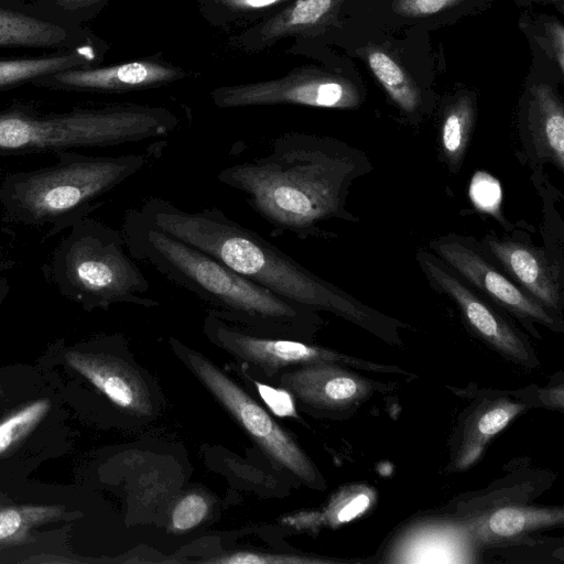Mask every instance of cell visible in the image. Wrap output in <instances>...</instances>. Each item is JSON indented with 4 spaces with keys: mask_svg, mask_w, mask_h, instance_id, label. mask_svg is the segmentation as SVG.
<instances>
[{
    "mask_svg": "<svg viewBox=\"0 0 564 564\" xmlns=\"http://www.w3.org/2000/svg\"><path fill=\"white\" fill-rule=\"evenodd\" d=\"M280 1L282 0H223L225 4L235 9H261Z\"/></svg>",
    "mask_w": 564,
    "mask_h": 564,
    "instance_id": "cell-34",
    "label": "cell"
},
{
    "mask_svg": "<svg viewBox=\"0 0 564 564\" xmlns=\"http://www.w3.org/2000/svg\"><path fill=\"white\" fill-rule=\"evenodd\" d=\"M180 119L148 106H115L39 115L0 110V155L56 154L76 148H104L164 137Z\"/></svg>",
    "mask_w": 564,
    "mask_h": 564,
    "instance_id": "cell-6",
    "label": "cell"
},
{
    "mask_svg": "<svg viewBox=\"0 0 564 564\" xmlns=\"http://www.w3.org/2000/svg\"><path fill=\"white\" fill-rule=\"evenodd\" d=\"M368 64L392 100L404 111H414L420 104V94L404 69L386 52L368 53Z\"/></svg>",
    "mask_w": 564,
    "mask_h": 564,
    "instance_id": "cell-24",
    "label": "cell"
},
{
    "mask_svg": "<svg viewBox=\"0 0 564 564\" xmlns=\"http://www.w3.org/2000/svg\"><path fill=\"white\" fill-rule=\"evenodd\" d=\"M431 246L457 273L496 303L519 317L547 326L554 325L553 317L543 305L507 279L477 251L452 239H441Z\"/></svg>",
    "mask_w": 564,
    "mask_h": 564,
    "instance_id": "cell-11",
    "label": "cell"
},
{
    "mask_svg": "<svg viewBox=\"0 0 564 564\" xmlns=\"http://www.w3.org/2000/svg\"><path fill=\"white\" fill-rule=\"evenodd\" d=\"M486 246L524 291L541 305L560 307L558 285L538 251L529 246L488 238Z\"/></svg>",
    "mask_w": 564,
    "mask_h": 564,
    "instance_id": "cell-16",
    "label": "cell"
},
{
    "mask_svg": "<svg viewBox=\"0 0 564 564\" xmlns=\"http://www.w3.org/2000/svg\"><path fill=\"white\" fill-rule=\"evenodd\" d=\"M375 500L370 487L348 486L333 495L323 510L292 513L281 522L297 530H315L324 525L337 528L364 514Z\"/></svg>",
    "mask_w": 564,
    "mask_h": 564,
    "instance_id": "cell-19",
    "label": "cell"
},
{
    "mask_svg": "<svg viewBox=\"0 0 564 564\" xmlns=\"http://www.w3.org/2000/svg\"><path fill=\"white\" fill-rule=\"evenodd\" d=\"M138 209L162 230L284 300L314 312H330L368 328H378L388 321L217 207L188 212L164 198L151 197Z\"/></svg>",
    "mask_w": 564,
    "mask_h": 564,
    "instance_id": "cell-2",
    "label": "cell"
},
{
    "mask_svg": "<svg viewBox=\"0 0 564 564\" xmlns=\"http://www.w3.org/2000/svg\"><path fill=\"white\" fill-rule=\"evenodd\" d=\"M212 96L220 108L268 105L352 108L359 102V95L350 83L324 75H292L278 80L225 87Z\"/></svg>",
    "mask_w": 564,
    "mask_h": 564,
    "instance_id": "cell-9",
    "label": "cell"
},
{
    "mask_svg": "<svg viewBox=\"0 0 564 564\" xmlns=\"http://www.w3.org/2000/svg\"><path fill=\"white\" fill-rule=\"evenodd\" d=\"M68 37L61 25L21 12L0 9V46L53 47Z\"/></svg>",
    "mask_w": 564,
    "mask_h": 564,
    "instance_id": "cell-21",
    "label": "cell"
},
{
    "mask_svg": "<svg viewBox=\"0 0 564 564\" xmlns=\"http://www.w3.org/2000/svg\"><path fill=\"white\" fill-rule=\"evenodd\" d=\"M213 564H323L332 560L311 557L300 554H274L253 551H237L206 560Z\"/></svg>",
    "mask_w": 564,
    "mask_h": 564,
    "instance_id": "cell-29",
    "label": "cell"
},
{
    "mask_svg": "<svg viewBox=\"0 0 564 564\" xmlns=\"http://www.w3.org/2000/svg\"><path fill=\"white\" fill-rule=\"evenodd\" d=\"M171 343L192 373L276 465L311 487L319 485L311 459L249 393L200 352L174 338Z\"/></svg>",
    "mask_w": 564,
    "mask_h": 564,
    "instance_id": "cell-7",
    "label": "cell"
},
{
    "mask_svg": "<svg viewBox=\"0 0 564 564\" xmlns=\"http://www.w3.org/2000/svg\"><path fill=\"white\" fill-rule=\"evenodd\" d=\"M256 389L270 411L280 417L297 415L292 393L284 388H273L259 381H253Z\"/></svg>",
    "mask_w": 564,
    "mask_h": 564,
    "instance_id": "cell-31",
    "label": "cell"
},
{
    "mask_svg": "<svg viewBox=\"0 0 564 564\" xmlns=\"http://www.w3.org/2000/svg\"><path fill=\"white\" fill-rule=\"evenodd\" d=\"M61 506L26 505L0 508V547L24 542L31 529L57 521Z\"/></svg>",
    "mask_w": 564,
    "mask_h": 564,
    "instance_id": "cell-23",
    "label": "cell"
},
{
    "mask_svg": "<svg viewBox=\"0 0 564 564\" xmlns=\"http://www.w3.org/2000/svg\"><path fill=\"white\" fill-rule=\"evenodd\" d=\"M523 410V404L505 398L481 405L466 424L455 467L459 470L471 467L481 457L490 440Z\"/></svg>",
    "mask_w": 564,
    "mask_h": 564,
    "instance_id": "cell-18",
    "label": "cell"
},
{
    "mask_svg": "<svg viewBox=\"0 0 564 564\" xmlns=\"http://www.w3.org/2000/svg\"><path fill=\"white\" fill-rule=\"evenodd\" d=\"M128 253L147 262L173 284L212 305L220 318L251 332L279 337L303 336L315 312L284 300L243 278L216 258L147 220L137 208L123 217Z\"/></svg>",
    "mask_w": 564,
    "mask_h": 564,
    "instance_id": "cell-3",
    "label": "cell"
},
{
    "mask_svg": "<svg viewBox=\"0 0 564 564\" xmlns=\"http://www.w3.org/2000/svg\"><path fill=\"white\" fill-rule=\"evenodd\" d=\"M550 43L560 69H564V30L560 22H553L549 28Z\"/></svg>",
    "mask_w": 564,
    "mask_h": 564,
    "instance_id": "cell-33",
    "label": "cell"
},
{
    "mask_svg": "<svg viewBox=\"0 0 564 564\" xmlns=\"http://www.w3.org/2000/svg\"><path fill=\"white\" fill-rule=\"evenodd\" d=\"M11 290L10 281L7 276H0V307L8 297Z\"/></svg>",
    "mask_w": 564,
    "mask_h": 564,
    "instance_id": "cell-36",
    "label": "cell"
},
{
    "mask_svg": "<svg viewBox=\"0 0 564 564\" xmlns=\"http://www.w3.org/2000/svg\"><path fill=\"white\" fill-rule=\"evenodd\" d=\"M68 366L89 381L119 409L151 415L152 394L142 373L132 365L106 352L70 348L64 354Z\"/></svg>",
    "mask_w": 564,
    "mask_h": 564,
    "instance_id": "cell-12",
    "label": "cell"
},
{
    "mask_svg": "<svg viewBox=\"0 0 564 564\" xmlns=\"http://www.w3.org/2000/svg\"><path fill=\"white\" fill-rule=\"evenodd\" d=\"M180 73L150 62H131L96 69L70 68L52 75L59 87L80 90L143 89L174 80Z\"/></svg>",
    "mask_w": 564,
    "mask_h": 564,
    "instance_id": "cell-15",
    "label": "cell"
},
{
    "mask_svg": "<svg viewBox=\"0 0 564 564\" xmlns=\"http://www.w3.org/2000/svg\"><path fill=\"white\" fill-rule=\"evenodd\" d=\"M563 520L562 508L508 506L484 513L465 524L476 544H494L562 524Z\"/></svg>",
    "mask_w": 564,
    "mask_h": 564,
    "instance_id": "cell-17",
    "label": "cell"
},
{
    "mask_svg": "<svg viewBox=\"0 0 564 564\" xmlns=\"http://www.w3.org/2000/svg\"><path fill=\"white\" fill-rule=\"evenodd\" d=\"M417 260L426 278L456 303L468 326L479 337L509 358L530 365L531 350L525 341L486 301L434 256L420 252Z\"/></svg>",
    "mask_w": 564,
    "mask_h": 564,
    "instance_id": "cell-10",
    "label": "cell"
},
{
    "mask_svg": "<svg viewBox=\"0 0 564 564\" xmlns=\"http://www.w3.org/2000/svg\"><path fill=\"white\" fill-rule=\"evenodd\" d=\"M361 173V155L328 137L284 133L263 156L220 170L217 180L241 192L274 235L323 237V225L345 218V198Z\"/></svg>",
    "mask_w": 564,
    "mask_h": 564,
    "instance_id": "cell-1",
    "label": "cell"
},
{
    "mask_svg": "<svg viewBox=\"0 0 564 564\" xmlns=\"http://www.w3.org/2000/svg\"><path fill=\"white\" fill-rule=\"evenodd\" d=\"M279 383L303 403L327 410L348 408L375 390L371 381L329 362L305 365L282 372Z\"/></svg>",
    "mask_w": 564,
    "mask_h": 564,
    "instance_id": "cell-13",
    "label": "cell"
},
{
    "mask_svg": "<svg viewBox=\"0 0 564 564\" xmlns=\"http://www.w3.org/2000/svg\"><path fill=\"white\" fill-rule=\"evenodd\" d=\"M464 0H394L393 10L406 17L430 15L454 7Z\"/></svg>",
    "mask_w": 564,
    "mask_h": 564,
    "instance_id": "cell-32",
    "label": "cell"
},
{
    "mask_svg": "<svg viewBox=\"0 0 564 564\" xmlns=\"http://www.w3.org/2000/svg\"><path fill=\"white\" fill-rule=\"evenodd\" d=\"M15 265L17 262L13 259L0 256V274L12 270Z\"/></svg>",
    "mask_w": 564,
    "mask_h": 564,
    "instance_id": "cell-37",
    "label": "cell"
},
{
    "mask_svg": "<svg viewBox=\"0 0 564 564\" xmlns=\"http://www.w3.org/2000/svg\"><path fill=\"white\" fill-rule=\"evenodd\" d=\"M56 245L46 274L58 293L85 311L115 304L154 307L150 282L127 253L121 231L84 216Z\"/></svg>",
    "mask_w": 564,
    "mask_h": 564,
    "instance_id": "cell-5",
    "label": "cell"
},
{
    "mask_svg": "<svg viewBox=\"0 0 564 564\" xmlns=\"http://www.w3.org/2000/svg\"><path fill=\"white\" fill-rule=\"evenodd\" d=\"M96 0H55L56 4L63 9L75 10L89 6Z\"/></svg>",
    "mask_w": 564,
    "mask_h": 564,
    "instance_id": "cell-35",
    "label": "cell"
},
{
    "mask_svg": "<svg viewBox=\"0 0 564 564\" xmlns=\"http://www.w3.org/2000/svg\"><path fill=\"white\" fill-rule=\"evenodd\" d=\"M475 121V108L468 97H462L446 110L441 128V150L447 163L457 167L469 142Z\"/></svg>",
    "mask_w": 564,
    "mask_h": 564,
    "instance_id": "cell-22",
    "label": "cell"
},
{
    "mask_svg": "<svg viewBox=\"0 0 564 564\" xmlns=\"http://www.w3.org/2000/svg\"><path fill=\"white\" fill-rule=\"evenodd\" d=\"M50 406L48 399H39L0 421V456L32 431L46 415Z\"/></svg>",
    "mask_w": 564,
    "mask_h": 564,
    "instance_id": "cell-26",
    "label": "cell"
},
{
    "mask_svg": "<svg viewBox=\"0 0 564 564\" xmlns=\"http://www.w3.org/2000/svg\"><path fill=\"white\" fill-rule=\"evenodd\" d=\"M475 545L465 523H426L399 541L390 562L469 563L475 561Z\"/></svg>",
    "mask_w": 564,
    "mask_h": 564,
    "instance_id": "cell-14",
    "label": "cell"
},
{
    "mask_svg": "<svg viewBox=\"0 0 564 564\" xmlns=\"http://www.w3.org/2000/svg\"><path fill=\"white\" fill-rule=\"evenodd\" d=\"M155 154V150L118 156L61 151L52 165L17 171L1 180L2 219L45 228V238L56 236L97 209L99 198L138 174Z\"/></svg>",
    "mask_w": 564,
    "mask_h": 564,
    "instance_id": "cell-4",
    "label": "cell"
},
{
    "mask_svg": "<svg viewBox=\"0 0 564 564\" xmlns=\"http://www.w3.org/2000/svg\"><path fill=\"white\" fill-rule=\"evenodd\" d=\"M209 512V501L200 492H189L183 496L174 506L171 513V529L183 533L200 524Z\"/></svg>",
    "mask_w": 564,
    "mask_h": 564,
    "instance_id": "cell-28",
    "label": "cell"
},
{
    "mask_svg": "<svg viewBox=\"0 0 564 564\" xmlns=\"http://www.w3.org/2000/svg\"><path fill=\"white\" fill-rule=\"evenodd\" d=\"M339 0H297L270 28L269 34L283 33L295 28L313 26L336 8Z\"/></svg>",
    "mask_w": 564,
    "mask_h": 564,
    "instance_id": "cell-27",
    "label": "cell"
},
{
    "mask_svg": "<svg viewBox=\"0 0 564 564\" xmlns=\"http://www.w3.org/2000/svg\"><path fill=\"white\" fill-rule=\"evenodd\" d=\"M204 332L215 345L268 376L293 366L322 362L345 364L371 371L404 373L393 366L360 360L289 337L261 335L230 324L212 311L205 318Z\"/></svg>",
    "mask_w": 564,
    "mask_h": 564,
    "instance_id": "cell-8",
    "label": "cell"
},
{
    "mask_svg": "<svg viewBox=\"0 0 564 564\" xmlns=\"http://www.w3.org/2000/svg\"><path fill=\"white\" fill-rule=\"evenodd\" d=\"M469 197L476 208L497 214L502 199L499 181L486 172L475 173L469 185Z\"/></svg>",
    "mask_w": 564,
    "mask_h": 564,
    "instance_id": "cell-30",
    "label": "cell"
},
{
    "mask_svg": "<svg viewBox=\"0 0 564 564\" xmlns=\"http://www.w3.org/2000/svg\"><path fill=\"white\" fill-rule=\"evenodd\" d=\"M83 56L82 51H74L50 57L0 61V88L75 68Z\"/></svg>",
    "mask_w": 564,
    "mask_h": 564,
    "instance_id": "cell-25",
    "label": "cell"
},
{
    "mask_svg": "<svg viewBox=\"0 0 564 564\" xmlns=\"http://www.w3.org/2000/svg\"><path fill=\"white\" fill-rule=\"evenodd\" d=\"M532 132L538 151L564 169V109L547 86L533 89Z\"/></svg>",
    "mask_w": 564,
    "mask_h": 564,
    "instance_id": "cell-20",
    "label": "cell"
}]
</instances>
